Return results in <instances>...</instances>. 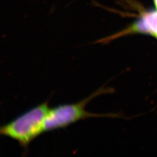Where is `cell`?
<instances>
[{"instance_id":"obj_1","label":"cell","mask_w":157,"mask_h":157,"mask_svg":"<svg viewBox=\"0 0 157 157\" xmlns=\"http://www.w3.org/2000/svg\"><path fill=\"white\" fill-rule=\"evenodd\" d=\"M50 109L48 101L31 108L2 126L0 134L17 141L24 150H27L34 139L45 132V119Z\"/></svg>"},{"instance_id":"obj_2","label":"cell","mask_w":157,"mask_h":157,"mask_svg":"<svg viewBox=\"0 0 157 157\" xmlns=\"http://www.w3.org/2000/svg\"><path fill=\"white\" fill-rule=\"evenodd\" d=\"M112 90L104 87L100 88L84 100L74 104L59 105L50 108L45 119V132L67 128L69 125L89 118H113V114H98L88 112L86 105L96 97L112 93Z\"/></svg>"},{"instance_id":"obj_3","label":"cell","mask_w":157,"mask_h":157,"mask_svg":"<svg viewBox=\"0 0 157 157\" xmlns=\"http://www.w3.org/2000/svg\"><path fill=\"white\" fill-rule=\"evenodd\" d=\"M154 5H155V8H157V0H154Z\"/></svg>"}]
</instances>
